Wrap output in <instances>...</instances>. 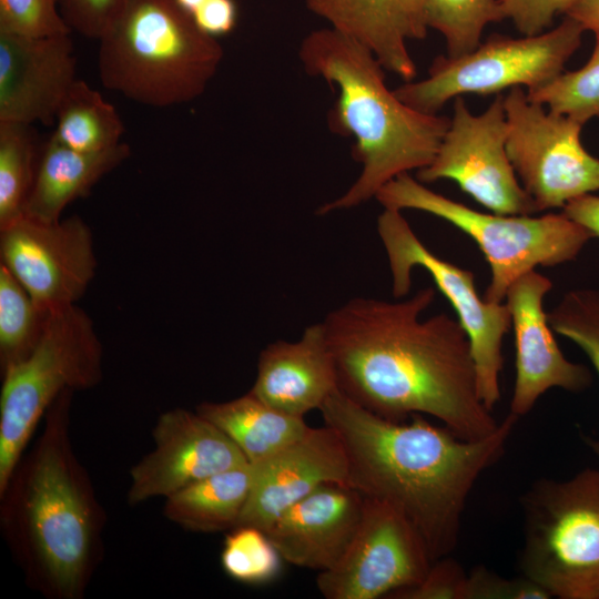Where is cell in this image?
<instances>
[{
  "label": "cell",
  "mask_w": 599,
  "mask_h": 599,
  "mask_svg": "<svg viewBox=\"0 0 599 599\" xmlns=\"http://www.w3.org/2000/svg\"><path fill=\"white\" fill-rule=\"evenodd\" d=\"M435 288L404 301L353 297L322 321L338 388L364 408L394 422L415 414L437 418L460 438L494 433L483 403L469 339L446 313L420 315Z\"/></svg>",
  "instance_id": "cell-1"
},
{
  "label": "cell",
  "mask_w": 599,
  "mask_h": 599,
  "mask_svg": "<svg viewBox=\"0 0 599 599\" xmlns=\"http://www.w3.org/2000/svg\"><path fill=\"white\" fill-rule=\"evenodd\" d=\"M345 448L348 485L398 510L423 538L434 561L458 542L461 517L478 478L504 455L518 422L511 413L475 440L437 427L422 415L386 419L339 388L318 409Z\"/></svg>",
  "instance_id": "cell-2"
},
{
  "label": "cell",
  "mask_w": 599,
  "mask_h": 599,
  "mask_svg": "<svg viewBox=\"0 0 599 599\" xmlns=\"http://www.w3.org/2000/svg\"><path fill=\"white\" fill-rule=\"evenodd\" d=\"M72 394L50 406L41 436L1 495L2 524L31 583L59 599L83 596L100 559L104 518L71 447Z\"/></svg>",
  "instance_id": "cell-3"
},
{
  "label": "cell",
  "mask_w": 599,
  "mask_h": 599,
  "mask_svg": "<svg viewBox=\"0 0 599 599\" xmlns=\"http://www.w3.org/2000/svg\"><path fill=\"white\" fill-rule=\"evenodd\" d=\"M298 57L309 75L337 88L329 125L334 132L355 139L354 158L362 164L355 182L344 194L321 205L318 215L362 205L395 177L430 164L450 119L402 102L387 88L385 69L369 49L326 27L304 38Z\"/></svg>",
  "instance_id": "cell-4"
},
{
  "label": "cell",
  "mask_w": 599,
  "mask_h": 599,
  "mask_svg": "<svg viewBox=\"0 0 599 599\" xmlns=\"http://www.w3.org/2000/svg\"><path fill=\"white\" fill-rule=\"evenodd\" d=\"M98 41L103 87L154 108L202 95L224 54L176 0H125Z\"/></svg>",
  "instance_id": "cell-5"
},
{
  "label": "cell",
  "mask_w": 599,
  "mask_h": 599,
  "mask_svg": "<svg viewBox=\"0 0 599 599\" xmlns=\"http://www.w3.org/2000/svg\"><path fill=\"white\" fill-rule=\"evenodd\" d=\"M375 199L384 209L433 214L469 235L490 266L484 300L495 303L505 302L510 285L524 274L575 260L592 238L562 212L541 216L479 212L432 191L408 173L384 185Z\"/></svg>",
  "instance_id": "cell-6"
},
{
  "label": "cell",
  "mask_w": 599,
  "mask_h": 599,
  "mask_svg": "<svg viewBox=\"0 0 599 599\" xmlns=\"http://www.w3.org/2000/svg\"><path fill=\"white\" fill-rule=\"evenodd\" d=\"M102 361L93 321L75 304L51 312L32 352L1 370L0 496L53 402L65 390L98 385Z\"/></svg>",
  "instance_id": "cell-7"
},
{
  "label": "cell",
  "mask_w": 599,
  "mask_h": 599,
  "mask_svg": "<svg viewBox=\"0 0 599 599\" xmlns=\"http://www.w3.org/2000/svg\"><path fill=\"white\" fill-rule=\"evenodd\" d=\"M521 575L551 598L599 599V468L539 478L520 498Z\"/></svg>",
  "instance_id": "cell-8"
},
{
  "label": "cell",
  "mask_w": 599,
  "mask_h": 599,
  "mask_svg": "<svg viewBox=\"0 0 599 599\" xmlns=\"http://www.w3.org/2000/svg\"><path fill=\"white\" fill-rule=\"evenodd\" d=\"M586 30L566 16L550 31L511 38L493 34L471 52L457 58L437 57L428 75L394 90L408 106L436 114L451 98L488 95L521 87L536 90L558 77L581 44Z\"/></svg>",
  "instance_id": "cell-9"
},
{
  "label": "cell",
  "mask_w": 599,
  "mask_h": 599,
  "mask_svg": "<svg viewBox=\"0 0 599 599\" xmlns=\"http://www.w3.org/2000/svg\"><path fill=\"white\" fill-rule=\"evenodd\" d=\"M377 232L388 260L393 295L396 298L407 295L413 268L423 267L455 309L470 343L479 396L493 410L501 396L502 339L511 327L507 304L480 298L473 272L429 251L402 211L384 209L377 219Z\"/></svg>",
  "instance_id": "cell-10"
},
{
  "label": "cell",
  "mask_w": 599,
  "mask_h": 599,
  "mask_svg": "<svg viewBox=\"0 0 599 599\" xmlns=\"http://www.w3.org/2000/svg\"><path fill=\"white\" fill-rule=\"evenodd\" d=\"M506 150L514 171L538 212L564 209L599 191V159L581 143L582 124L546 110L521 87L504 97Z\"/></svg>",
  "instance_id": "cell-11"
},
{
  "label": "cell",
  "mask_w": 599,
  "mask_h": 599,
  "mask_svg": "<svg viewBox=\"0 0 599 599\" xmlns=\"http://www.w3.org/2000/svg\"><path fill=\"white\" fill-rule=\"evenodd\" d=\"M508 125L504 97L498 94L481 114H473L461 97L434 160L417 171V180H453L463 192L497 214L537 213L521 186L506 150Z\"/></svg>",
  "instance_id": "cell-12"
},
{
  "label": "cell",
  "mask_w": 599,
  "mask_h": 599,
  "mask_svg": "<svg viewBox=\"0 0 599 599\" xmlns=\"http://www.w3.org/2000/svg\"><path fill=\"white\" fill-rule=\"evenodd\" d=\"M433 560L413 525L389 505L364 497L363 515L339 562L318 572L326 599H377L418 583Z\"/></svg>",
  "instance_id": "cell-13"
},
{
  "label": "cell",
  "mask_w": 599,
  "mask_h": 599,
  "mask_svg": "<svg viewBox=\"0 0 599 599\" xmlns=\"http://www.w3.org/2000/svg\"><path fill=\"white\" fill-rule=\"evenodd\" d=\"M0 258L47 313L75 305L98 266L92 231L78 215L43 222L22 214L0 229Z\"/></svg>",
  "instance_id": "cell-14"
},
{
  "label": "cell",
  "mask_w": 599,
  "mask_h": 599,
  "mask_svg": "<svg viewBox=\"0 0 599 599\" xmlns=\"http://www.w3.org/2000/svg\"><path fill=\"white\" fill-rule=\"evenodd\" d=\"M154 448L130 471L128 502L136 505L245 464L237 445L196 412L174 408L153 428Z\"/></svg>",
  "instance_id": "cell-15"
},
{
  "label": "cell",
  "mask_w": 599,
  "mask_h": 599,
  "mask_svg": "<svg viewBox=\"0 0 599 599\" xmlns=\"http://www.w3.org/2000/svg\"><path fill=\"white\" fill-rule=\"evenodd\" d=\"M552 288L545 275L530 271L508 288L505 301L511 315L516 346V379L510 412L520 418L551 388L581 393L592 384L590 369L566 358L544 308Z\"/></svg>",
  "instance_id": "cell-16"
},
{
  "label": "cell",
  "mask_w": 599,
  "mask_h": 599,
  "mask_svg": "<svg viewBox=\"0 0 599 599\" xmlns=\"http://www.w3.org/2000/svg\"><path fill=\"white\" fill-rule=\"evenodd\" d=\"M253 480L237 525L266 532L292 505L324 484L348 485L347 457L336 432L308 427L303 436L251 464Z\"/></svg>",
  "instance_id": "cell-17"
},
{
  "label": "cell",
  "mask_w": 599,
  "mask_h": 599,
  "mask_svg": "<svg viewBox=\"0 0 599 599\" xmlns=\"http://www.w3.org/2000/svg\"><path fill=\"white\" fill-rule=\"evenodd\" d=\"M70 34L31 38L0 31V121L52 125L78 79Z\"/></svg>",
  "instance_id": "cell-18"
},
{
  "label": "cell",
  "mask_w": 599,
  "mask_h": 599,
  "mask_svg": "<svg viewBox=\"0 0 599 599\" xmlns=\"http://www.w3.org/2000/svg\"><path fill=\"white\" fill-rule=\"evenodd\" d=\"M363 507L364 497L352 487L324 484L287 508L266 534L283 560L327 571L352 544Z\"/></svg>",
  "instance_id": "cell-19"
},
{
  "label": "cell",
  "mask_w": 599,
  "mask_h": 599,
  "mask_svg": "<svg viewBox=\"0 0 599 599\" xmlns=\"http://www.w3.org/2000/svg\"><path fill=\"white\" fill-rule=\"evenodd\" d=\"M337 388L335 363L319 322L306 326L295 342L268 344L260 354L250 392L282 413L304 418Z\"/></svg>",
  "instance_id": "cell-20"
},
{
  "label": "cell",
  "mask_w": 599,
  "mask_h": 599,
  "mask_svg": "<svg viewBox=\"0 0 599 599\" xmlns=\"http://www.w3.org/2000/svg\"><path fill=\"white\" fill-rule=\"evenodd\" d=\"M427 0H305L306 7L329 27L369 49L385 70L405 81L416 75L409 40H423Z\"/></svg>",
  "instance_id": "cell-21"
},
{
  "label": "cell",
  "mask_w": 599,
  "mask_h": 599,
  "mask_svg": "<svg viewBox=\"0 0 599 599\" xmlns=\"http://www.w3.org/2000/svg\"><path fill=\"white\" fill-rule=\"evenodd\" d=\"M130 154L131 148L125 142L100 152H82L50 135L40 152L35 180L23 214L43 222L61 220L70 203L89 194Z\"/></svg>",
  "instance_id": "cell-22"
},
{
  "label": "cell",
  "mask_w": 599,
  "mask_h": 599,
  "mask_svg": "<svg viewBox=\"0 0 599 599\" xmlns=\"http://www.w3.org/2000/svg\"><path fill=\"white\" fill-rule=\"evenodd\" d=\"M195 412L227 435L250 464L278 451L309 427L304 418L282 413L251 392L223 403H201Z\"/></svg>",
  "instance_id": "cell-23"
},
{
  "label": "cell",
  "mask_w": 599,
  "mask_h": 599,
  "mask_svg": "<svg viewBox=\"0 0 599 599\" xmlns=\"http://www.w3.org/2000/svg\"><path fill=\"white\" fill-rule=\"evenodd\" d=\"M252 480L251 464L217 473L166 497L164 515L193 531L232 529L237 525Z\"/></svg>",
  "instance_id": "cell-24"
},
{
  "label": "cell",
  "mask_w": 599,
  "mask_h": 599,
  "mask_svg": "<svg viewBox=\"0 0 599 599\" xmlns=\"http://www.w3.org/2000/svg\"><path fill=\"white\" fill-rule=\"evenodd\" d=\"M52 136L82 152H100L120 144L124 133L116 109L85 81L77 79L62 99Z\"/></svg>",
  "instance_id": "cell-25"
},
{
  "label": "cell",
  "mask_w": 599,
  "mask_h": 599,
  "mask_svg": "<svg viewBox=\"0 0 599 599\" xmlns=\"http://www.w3.org/2000/svg\"><path fill=\"white\" fill-rule=\"evenodd\" d=\"M31 124L0 121V229L21 216L40 158Z\"/></svg>",
  "instance_id": "cell-26"
},
{
  "label": "cell",
  "mask_w": 599,
  "mask_h": 599,
  "mask_svg": "<svg viewBox=\"0 0 599 599\" xmlns=\"http://www.w3.org/2000/svg\"><path fill=\"white\" fill-rule=\"evenodd\" d=\"M49 314L38 307L21 283L0 264L1 370L32 352Z\"/></svg>",
  "instance_id": "cell-27"
},
{
  "label": "cell",
  "mask_w": 599,
  "mask_h": 599,
  "mask_svg": "<svg viewBox=\"0 0 599 599\" xmlns=\"http://www.w3.org/2000/svg\"><path fill=\"white\" fill-rule=\"evenodd\" d=\"M425 21L444 35L447 57H461L480 44L489 22H498L497 0H427Z\"/></svg>",
  "instance_id": "cell-28"
},
{
  "label": "cell",
  "mask_w": 599,
  "mask_h": 599,
  "mask_svg": "<svg viewBox=\"0 0 599 599\" xmlns=\"http://www.w3.org/2000/svg\"><path fill=\"white\" fill-rule=\"evenodd\" d=\"M588 62L576 71L560 73L545 85L527 92L529 100L569 116L582 125L599 119V32Z\"/></svg>",
  "instance_id": "cell-29"
},
{
  "label": "cell",
  "mask_w": 599,
  "mask_h": 599,
  "mask_svg": "<svg viewBox=\"0 0 599 599\" xmlns=\"http://www.w3.org/2000/svg\"><path fill=\"white\" fill-rule=\"evenodd\" d=\"M282 561L267 534L257 527L238 525L225 537L221 564L225 573L240 582H270L278 576Z\"/></svg>",
  "instance_id": "cell-30"
},
{
  "label": "cell",
  "mask_w": 599,
  "mask_h": 599,
  "mask_svg": "<svg viewBox=\"0 0 599 599\" xmlns=\"http://www.w3.org/2000/svg\"><path fill=\"white\" fill-rule=\"evenodd\" d=\"M548 321L555 333L583 351L599 375V290L566 292L548 313Z\"/></svg>",
  "instance_id": "cell-31"
},
{
  "label": "cell",
  "mask_w": 599,
  "mask_h": 599,
  "mask_svg": "<svg viewBox=\"0 0 599 599\" xmlns=\"http://www.w3.org/2000/svg\"><path fill=\"white\" fill-rule=\"evenodd\" d=\"M0 31L42 38L70 34L59 0H0Z\"/></svg>",
  "instance_id": "cell-32"
},
{
  "label": "cell",
  "mask_w": 599,
  "mask_h": 599,
  "mask_svg": "<svg viewBox=\"0 0 599 599\" xmlns=\"http://www.w3.org/2000/svg\"><path fill=\"white\" fill-rule=\"evenodd\" d=\"M467 573L455 559L445 556L434 561L416 585L397 590L390 599H466Z\"/></svg>",
  "instance_id": "cell-33"
},
{
  "label": "cell",
  "mask_w": 599,
  "mask_h": 599,
  "mask_svg": "<svg viewBox=\"0 0 599 599\" xmlns=\"http://www.w3.org/2000/svg\"><path fill=\"white\" fill-rule=\"evenodd\" d=\"M549 592L531 579H508L477 566L467 575L466 599H548Z\"/></svg>",
  "instance_id": "cell-34"
},
{
  "label": "cell",
  "mask_w": 599,
  "mask_h": 599,
  "mask_svg": "<svg viewBox=\"0 0 599 599\" xmlns=\"http://www.w3.org/2000/svg\"><path fill=\"white\" fill-rule=\"evenodd\" d=\"M578 0H497L498 22L512 21L524 35L545 32L558 13H567Z\"/></svg>",
  "instance_id": "cell-35"
},
{
  "label": "cell",
  "mask_w": 599,
  "mask_h": 599,
  "mask_svg": "<svg viewBox=\"0 0 599 599\" xmlns=\"http://www.w3.org/2000/svg\"><path fill=\"white\" fill-rule=\"evenodd\" d=\"M125 0H59L62 17L72 31L99 40Z\"/></svg>",
  "instance_id": "cell-36"
},
{
  "label": "cell",
  "mask_w": 599,
  "mask_h": 599,
  "mask_svg": "<svg viewBox=\"0 0 599 599\" xmlns=\"http://www.w3.org/2000/svg\"><path fill=\"white\" fill-rule=\"evenodd\" d=\"M191 17L201 31L217 38L235 28L237 7L234 0H206Z\"/></svg>",
  "instance_id": "cell-37"
},
{
  "label": "cell",
  "mask_w": 599,
  "mask_h": 599,
  "mask_svg": "<svg viewBox=\"0 0 599 599\" xmlns=\"http://www.w3.org/2000/svg\"><path fill=\"white\" fill-rule=\"evenodd\" d=\"M562 213L599 237V194H586L567 203Z\"/></svg>",
  "instance_id": "cell-38"
},
{
  "label": "cell",
  "mask_w": 599,
  "mask_h": 599,
  "mask_svg": "<svg viewBox=\"0 0 599 599\" xmlns=\"http://www.w3.org/2000/svg\"><path fill=\"white\" fill-rule=\"evenodd\" d=\"M566 16L577 20L585 30L599 32V0H578Z\"/></svg>",
  "instance_id": "cell-39"
},
{
  "label": "cell",
  "mask_w": 599,
  "mask_h": 599,
  "mask_svg": "<svg viewBox=\"0 0 599 599\" xmlns=\"http://www.w3.org/2000/svg\"><path fill=\"white\" fill-rule=\"evenodd\" d=\"M206 0H176L179 6L190 14H192Z\"/></svg>",
  "instance_id": "cell-40"
},
{
  "label": "cell",
  "mask_w": 599,
  "mask_h": 599,
  "mask_svg": "<svg viewBox=\"0 0 599 599\" xmlns=\"http://www.w3.org/2000/svg\"><path fill=\"white\" fill-rule=\"evenodd\" d=\"M586 444L591 448V450L597 455L599 458V440L592 439V438H585Z\"/></svg>",
  "instance_id": "cell-41"
}]
</instances>
